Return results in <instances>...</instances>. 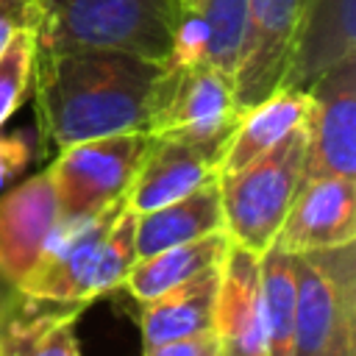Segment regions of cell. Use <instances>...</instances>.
<instances>
[{
  "label": "cell",
  "instance_id": "cell-1",
  "mask_svg": "<svg viewBox=\"0 0 356 356\" xmlns=\"http://www.w3.org/2000/svg\"><path fill=\"white\" fill-rule=\"evenodd\" d=\"M161 61L122 50H39L33 64L42 142H75L147 131Z\"/></svg>",
  "mask_w": 356,
  "mask_h": 356
},
{
  "label": "cell",
  "instance_id": "cell-2",
  "mask_svg": "<svg viewBox=\"0 0 356 356\" xmlns=\"http://www.w3.org/2000/svg\"><path fill=\"white\" fill-rule=\"evenodd\" d=\"M39 50H122L167 61L178 0H36Z\"/></svg>",
  "mask_w": 356,
  "mask_h": 356
},
{
  "label": "cell",
  "instance_id": "cell-3",
  "mask_svg": "<svg viewBox=\"0 0 356 356\" xmlns=\"http://www.w3.org/2000/svg\"><path fill=\"white\" fill-rule=\"evenodd\" d=\"M306 170V128H295L275 147L234 172L217 175L222 231L245 250L264 253L295 200Z\"/></svg>",
  "mask_w": 356,
  "mask_h": 356
},
{
  "label": "cell",
  "instance_id": "cell-4",
  "mask_svg": "<svg viewBox=\"0 0 356 356\" xmlns=\"http://www.w3.org/2000/svg\"><path fill=\"white\" fill-rule=\"evenodd\" d=\"M147 145V131H128L61 147L47 167L61 220L92 217L122 203Z\"/></svg>",
  "mask_w": 356,
  "mask_h": 356
},
{
  "label": "cell",
  "instance_id": "cell-5",
  "mask_svg": "<svg viewBox=\"0 0 356 356\" xmlns=\"http://www.w3.org/2000/svg\"><path fill=\"white\" fill-rule=\"evenodd\" d=\"M295 356L320 353L345 325L356 323V248L292 253Z\"/></svg>",
  "mask_w": 356,
  "mask_h": 356
},
{
  "label": "cell",
  "instance_id": "cell-6",
  "mask_svg": "<svg viewBox=\"0 0 356 356\" xmlns=\"http://www.w3.org/2000/svg\"><path fill=\"white\" fill-rule=\"evenodd\" d=\"M309 0H248L242 47L234 70V103L239 111L261 103L286 83Z\"/></svg>",
  "mask_w": 356,
  "mask_h": 356
},
{
  "label": "cell",
  "instance_id": "cell-7",
  "mask_svg": "<svg viewBox=\"0 0 356 356\" xmlns=\"http://www.w3.org/2000/svg\"><path fill=\"white\" fill-rule=\"evenodd\" d=\"M239 114L234 103V78L200 61L181 70H164L156 86L147 134L228 139Z\"/></svg>",
  "mask_w": 356,
  "mask_h": 356
},
{
  "label": "cell",
  "instance_id": "cell-8",
  "mask_svg": "<svg viewBox=\"0 0 356 356\" xmlns=\"http://www.w3.org/2000/svg\"><path fill=\"white\" fill-rule=\"evenodd\" d=\"M312 103L306 128L309 178H356V56L328 67L306 86Z\"/></svg>",
  "mask_w": 356,
  "mask_h": 356
},
{
  "label": "cell",
  "instance_id": "cell-9",
  "mask_svg": "<svg viewBox=\"0 0 356 356\" xmlns=\"http://www.w3.org/2000/svg\"><path fill=\"white\" fill-rule=\"evenodd\" d=\"M225 139H195L184 134H150V145L125 192L134 214L161 209L220 175Z\"/></svg>",
  "mask_w": 356,
  "mask_h": 356
},
{
  "label": "cell",
  "instance_id": "cell-10",
  "mask_svg": "<svg viewBox=\"0 0 356 356\" xmlns=\"http://www.w3.org/2000/svg\"><path fill=\"white\" fill-rule=\"evenodd\" d=\"M61 222L47 167L0 195V273L17 286L39 264Z\"/></svg>",
  "mask_w": 356,
  "mask_h": 356
},
{
  "label": "cell",
  "instance_id": "cell-11",
  "mask_svg": "<svg viewBox=\"0 0 356 356\" xmlns=\"http://www.w3.org/2000/svg\"><path fill=\"white\" fill-rule=\"evenodd\" d=\"M356 242V178H309L300 184L273 245L306 253Z\"/></svg>",
  "mask_w": 356,
  "mask_h": 356
},
{
  "label": "cell",
  "instance_id": "cell-12",
  "mask_svg": "<svg viewBox=\"0 0 356 356\" xmlns=\"http://www.w3.org/2000/svg\"><path fill=\"white\" fill-rule=\"evenodd\" d=\"M211 331L222 356H267L261 323V253L228 245L220 261Z\"/></svg>",
  "mask_w": 356,
  "mask_h": 356
},
{
  "label": "cell",
  "instance_id": "cell-13",
  "mask_svg": "<svg viewBox=\"0 0 356 356\" xmlns=\"http://www.w3.org/2000/svg\"><path fill=\"white\" fill-rule=\"evenodd\" d=\"M309 103L312 97L306 89L284 83L273 95H267L261 103L245 108L222 145L220 175L245 167L256 156L275 147L286 134L300 128L309 114Z\"/></svg>",
  "mask_w": 356,
  "mask_h": 356
},
{
  "label": "cell",
  "instance_id": "cell-14",
  "mask_svg": "<svg viewBox=\"0 0 356 356\" xmlns=\"http://www.w3.org/2000/svg\"><path fill=\"white\" fill-rule=\"evenodd\" d=\"M356 56V0H309L286 83L306 89L342 58Z\"/></svg>",
  "mask_w": 356,
  "mask_h": 356
},
{
  "label": "cell",
  "instance_id": "cell-15",
  "mask_svg": "<svg viewBox=\"0 0 356 356\" xmlns=\"http://www.w3.org/2000/svg\"><path fill=\"white\" fill-rule=\"evenodd\" d=\"M217 231H222V206H220V184L217 178H211L203 186L192 189L189 195L161 209L136 214V225H134L136 259L153 256L164 248L192 242Z\"/></svg>",
  "mask_w": 356,
  "mask_h": 356
},
{
  "label": "cell",
  "instance_id": "cell-16",
  "mask_svg": "<svg viewBox=\"0 0 356 356\" xmlns=\"http://www.w3.org/2000/svg\"><path fill=\"white\" fill-rule=\"evenodd\" d=\"M217 281H220V264L139 303L142 345H159L211 331Z\"/></svg>",
  "mask_w": 356,
  "mask_h": 356
},
{
  "label": "cell",
  "instance_id": "cell-17",
  "mask_svg": "<svg viewBox=\"0 0 356 356\" xmlns=\"http://www.w3.org/2000/svg\"><path fill=\"white\" fill-rule=\"evenodd\" d=\"M83 309L25 298L0 328V356H81L75 323Z\"/></svg>",
  "mask_w": 356,
  "mask_h": 356
},
{
  "label": "cell",
  "instance_id": "cell-18",
  "mask_svg": "<svg viewBox=\"0 0 356 356\" xmlns=\"http://www.w3.org/2000/svg\"><path fill=\"white\" fill-rule=\"evenodd\" d=\"M231 239L225 231H217V234H209V236H200V239H192V242H181V245H172V248H164L153 256H142L131 264L128 275H125V284L122 289L145 303L189 278H195L197 273L209 270V267H217L228 250Z\"/></svg>",
  "mask_w": 356,
  "mask_h": 356
},
{
  "label": "cell",
  "instance_id": "cell-19",
  "mask_svg": "<svg viewBox=\"0 0 356 356\" xmlns=\"http://www.w3.org/2000/svg\"><path fill=\"white\" fill-rule=\"evenodd\" d=\"M261 323L267 356H295L292 253L278 245H270L261 253Z\"/></svg>",
  "mask_w": 356,
  "mask_h": 356
},
{
  "label": "cell",
  "instance_id": "cell-20",
  "mask_svg": "<svg viewBox=\"0 0 356 356\" xmlns=\"http://www.w3.org/2000/svg\"><path fill=\"white\" fill-rule=\"evenodd\" d=\"M200 14L209 28L206 64L234 78L248 17V0H206Z\"/></svg>",
  "mask_w": 356,
  "mask_h": 356
},
{
  "label": "cell",
  "instance_id": "cell-21",
  "mask_svg": "<svg viewBox=\"0 0 356 356\" xmlns=\"http://www.w3.org/2000/svg\"><path fill=\"white\" fill-rule=\"evenodd\" d=\"M36 53H39V31L36 28L17 31L8 39V44L0 50V128L19 108L22 97L33 81Z\"/></svg>",
  "mask_w": 356,
  "mask_h": 356
},
{
  "label": "cell",
  "instance_id": "cell-22",
  "mask_svg": "<svg viewBox=\"0 0 356 356\" xmlns=\"http://www.w3.org/2000/svg\"><path fill=\"white\" fill-rule=\"evenodd\" d=\"M134 225L136 214L122 206V211L114 217L108 234L103 236L100 253H97V270H95V292L97 298L120 289L125 284V275L131 264L136 261V248H134Z\"/></svg>",
  "mask_w": 356,
  "mask_h": 356
},
{
  "label": "cell",
  "instance_id": "cell-23",
  "mask_svg": "<svg viewBox=\"0 0 356 356\" xmlns=\"http://www.w3.org/2000/svg\"><path fill=\"white\" fill-rule=\"evenodd\" d=\"M206 47H209V28H206L203 14L181 8L164 70H181V67H192V64L206 61Z\"/></svg>",
  "mask_w": 356,
  "mask_h": 356
},
{
  "label": "cell",
  "instance_id": "cell-24",
  "mask_svg": "<svg viewBox=\"0 0 356 356\" xmlns=\"http://www.w3.org/2000/svg\"><path fill=\"white\" fill-rule=\"evenodd\" d=\"M42 11L36 0H0V50L17 31L36 28L39 31Z\"/></svg>",
  "mask_w": 356,
  "mask_h": 356
},
{
  "label": "cell",
  "instance_id": "cell-25",
  "mask_svg": "<svg viewBox=\"0 0 356 356\" xmlns=\"http://www.w3.org/2000/svg\"><path fill=\"white\" fill-rule=\"evenodd\" d=\"M142 356H222V348H220L214 331H206V334H197V337L145 345Z\"/></svg>",
  "mask_w": 356,
  "mask_h": 356
},
{
  "label": "cell",
  "instance_id": "cell-26",
  "mask_svg": "<svg viewBox=\"0 0 356 356\" xmlns=\"http://www.w3.org/2000/svg\"><path fill=\"white\" fill-rule=\"evenodd\" d=\"M31 159V145L22 134H0V189L17 178Z\"/></svg>",
  "mask_w": 356,
  "mask_h": 356
},
{
  "label": "cell",
  "instance_id": "cell-27",
  "mask_svg": "<svg viewBox=\"0 0 356 356\" xmlns=\"http://www.w3.org/2000/svg\"><path fill=\"white\" fill-rule=\"evenodd\" d=\"M314 356H356V323L353 325H345L320 353Z\"/></svg>",
  "mask_w": 356,
  "mask_h": 356
},
{
  "label": "cell",
  "instance_id": "cell-28",
  "mask_svg": "<svg viewBox=\"0 0 356 356\" xmlns=\"http://www.w3.org/2000/svg\"><path fill=\"white\" fill-rule=\"evenodd\" d=\"M22 300H25V295L19 292V286H17L11 278H6V275L0 273V328H3V323L14 314V309H17Z\"/></svg>",
  "mask_w": 356,
  "mask_h": 356
},
{
  "label": "cell",
  "instance_id": "cell-29",
  "mask_svg": "<svg viewBox=\"0 0 356 356\" xmlns=\"http://www.w3.org/2000/svg\"><path fill=\"white\" fill-rule=\"evenodd\" d=\"M178 6H181L184 11H203L206 0H178Z\"/></svg>",
  "mask_w": 356,
  "mask_h": 356
}]
</instances>
